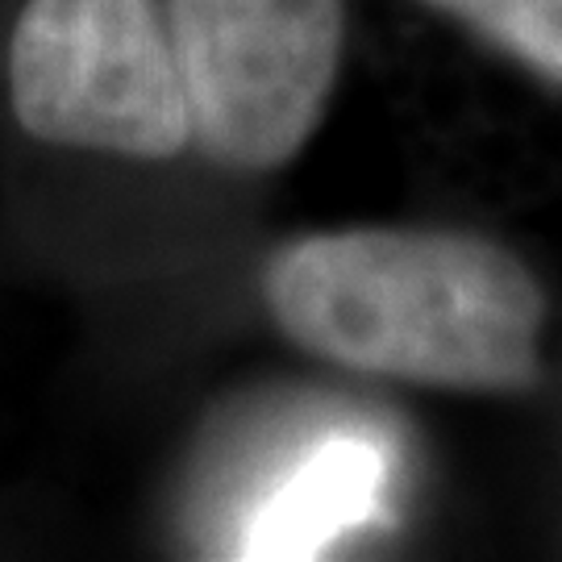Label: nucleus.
I'll list each match as a JSON object with an SVG mask.
<instances>
[{
	"mask_svg": "<svg viewBox=\"0 0 562 562\" xmlns=\"http://www.w3.org/2000/svg\"><path fill=\"white\" fill-rule=\"evenodd\" d=\"M262 301L292 346L355 375L483 396L542 375V283L480 234L362 225L292 238L262 267Z\"/></svg>",
	"mask_w": 562,
	"mask_h": 562,
	"instance_id": "obj_1",
	"label": "nucleus"
},
{
	"mask_svg": "<svg viewBox=\"0 0 562 562\" xmlns=\"http://www.w3.org/2000/svg\"><path fill=\"white\" fill-rule=\"evenodd\" d=\"M387 462L371 442H329L262 504L246 559H313L380 508Z\"/></svg>",
	"mask_w": 562,
	"mask_h": 562,
	"instance_id": "obj_4",
	"label": "nucleus"
},
{
	"mask_svg": "<svg viewBox=\"0 0 562 562\" xmlns=\"http://www.w3.org/2000/svg\"><path fill=\"white\" fill-rule=\"evenodd\" d=\"M9 92L21 130L50 146L150 162L192 146L155 0H30L9 46Z\"/></svg>",
	"mask_w": 562,
	"mask_h": 562,
	"instance_id": "obj_3",
	"label": "nucleus"
},
{
	"mask_svg": "<svg viewBox=\"0 0 562 562\" xmlns=\"http://www.w3.org/2000/svg\"><path fill=\"white\" fill-rule=\"evenodd\" d=\"M192 146L276 171L317 134L346 46L341 0H167Z\"/></svg>",
	"mask_w": 562,
	"mask_h": 562,
	"instance_id": "obj_2",
	"label": "nucleus"
},
{
	"mask_svg": "<svg viewBox=\"0 0 562 562\" xmlns=\"http://www.w3.org/2000/svg\"><path fill=\"white\" fill-rule=\"evenodd\" d=\"M546 83H562V0H422Z\"/></svg>",
	"mask_w": 562,
	"mask_h": 562,
	"instance_id": "obj_5",
	"label": "nucleus"
}]
</instances>
